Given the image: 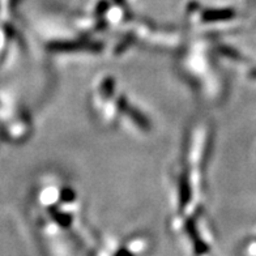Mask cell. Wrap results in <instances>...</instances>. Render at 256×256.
Masks as SVG:
<instances>
[{"instance_id":"6da1fadb","label":"cell","mask_w":256,"mask_h":256,"mask_svg":"<svg viewBox=\"0 0 256 256\" xmlns=\"http://www.w3.org/2000/svg\"><path fill=\"white\" fill-rule=\"evenodd\" d=\"M254 74H256V71H255V72H254Z\"/></svg>"}]
</instances>
